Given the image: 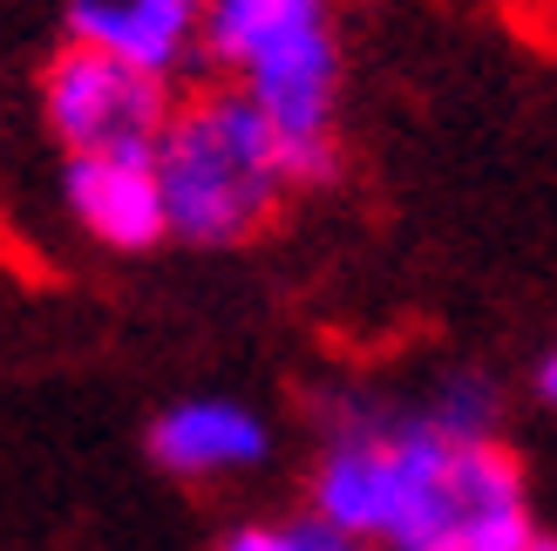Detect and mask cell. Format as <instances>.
Returning a JSON list of instances; mask_svg holds the SVG:
<instances>
[{"mask_svg":"<svg viewBox=\"0 0 557 551\" xmlns=\"http://www.w3.org/2000/svg\"><path fill=\"white\" fill-rule=\"evenodd\" d=\"M205 62L272 117L299 191L341 177V35L326 0H205Z\"/></svg>","mask_w":557,"mask_h":551,"instance_id":"1","label":"cell"},{"mask_svg":"<svg viewBox=\"0 0 557 551\" xmlns=\"http://www.w3.org/2000/svg\"><path fill=\"white\" fill-rule=\"evenodd\" d=\"M157 177L171 205V238L198 253L252 245L299 191L272 117L245 89H205L177 102L157 144Z\"/></svg>","mask_w":557,"mask_h":551,"instance_id":"2","label":"cell"},{"mask_svg":"<svg viewBox=\"0 0 557 551\" xmlns=\"http://www.w3.org/2000/svg\"><path fill=\"white\" fill-rule=\"evenodd\" d=\"M387 436L401 450V511L381 551H523L537 538L531 483L496 443H456L414 402H387Z\"/></svg>","mask_w":557,"mask_h":551,"instance_id":"3","label":"cell"},{"mask_svg":"<svg viewBox=\"0 0 557 551\" xmlns=\"http://www.w3.org/2000/svg\"><path fill=\"white\" fill-rule=\"evenodd\" d=\"M41 117L69 157H157L177 102L171 82L129 69L89 41H69L41 69Z\"/></svg>","mask_w":557,"mask_h":551,"instance_id":"4","label":"cell"},{"mask_svg":"<svg viewBox=\"0 0 557 551\" xmlns=\"http://www.w3.org/2000/svg\"><path fill=\"white\" fill-rule=\"evenodd\" d=\"M150 463L177 483H218L245 477L272 456V429L252 402L238 395H184L150 416Z\"/></svg>","mask_w":557,"mask_h":551,"instance_id":"5","label":"cell"},{"mask_svg":"<svg viewBox=\"0 0 557 551\" xmlns=\"http://www.w3.org/2000/svg\"><path fill=\"white\" fill-rule=\"evenodd\" d=\"M62 205L109 253H150V245L171 238V205H163L157 157H69Z\"/></svg>","mask_w":557,"mask_h":551,"instance_id":"6","label":"cell"},{"mask_svg":"<svg viewBox=\"0 0 557 551\" xmlns=\"http://www.w3.org/2000/svg\"><path fill=\"white\" fill-rule=\"evenodd\" d=\"M69 41H89L157 82L205 62V0H69Z\"/></svg>","mask_w":557,"mask_h":551,"instance_id":"7","label":"cell"},{"mask_svg":"<svg viewBox=\"0 0 557 551\" xmlns=\"http://www.w3.org/2000/svg\"><path fill=\"white\" fill-rule=\"evenodd\" d=\"M211 551H306V531H299V517L293 525H232Z\"/></svg>","mask_w":557,"mask_h":551,"instance_id":"8","label":"cell"},{"mask_svg":"<svg viewBox=\"0 0 557 551\" xmlns=\"http://www.w3.org/2000/svg\"><path fill=\"white\" fill-rule=\"evenodd\" d=\"M537 395H544V408L557 416V347H550L544 362H537Z\"/></svg>","mask_w":557,"mask_h":551,"instance_id":"9","label":"cell"},{"mask_svg":"<svg viewBox=\"0 0 557 551\" xmlns=\"http://www.w3.org/2000/svg\"><path fill=\"white\" fill-rule=\"evenodd\" d=\"M523 551H557V531H537V538L523 544Z\"/></svg>","mask_w":557,"mask_h":551,"instance_id":"10","label":"cell"},{"mask_svg":"<svg viewBox=\"0 0 557 551\" xmlns=\"http://www.w3.org/2000/svg\"><path fill=\"white\" fill-rule=\"evenodd\" d=\"M537 14H550V35H557V0H537Z\"/></svg>","mask_w":557,"mask_h":551,"instance_id":"11","label":"cell"}]
</instances>
